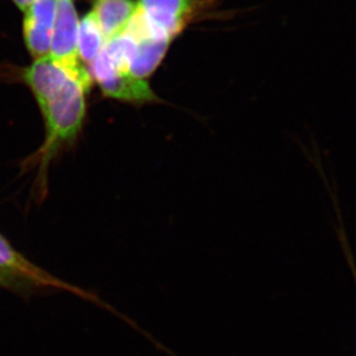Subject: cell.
Listing matches in <instances>:
<instances>
[{"label":"cell","instance_id":"30bf717a","mask_svg":"<svg viewBox=\"0 0 356 356\" xmlns=\"http://www.w3.org/2000/svg\"><path fill=\"white\" fill-rule=\"evenodd\" d=\"M0 287L21 293L20 287L17 286V282L12 280L10 277H6V275H3V274L1 273H0Z\"/></svg>","mask_w":356,"mask_h":356},{"label":"cell","instance_id":"5b68a950","mask_svg":"<svg viewBox=\"0 0 356 356\" xmlns=\"http://www.w3.org/2000/svg\"><path fill=\"white\" fill-rule=\"evenodd\" d=\"M138 10L148 26L167 38H177L198 13L199 0H138Z\"/></svg>","mask_w":356,"mask_h":356},{"label":"cell","instance_id":"ba28073f","mask_svg":"<svg viewBox=\"0 0 356 356\" xmlns=\"http://www.w3.org/2000/svg\"><path fill=\"white\" fill-rule=\"evenodd\" d=\"M137 10L136 0H92L90 12L108 41L125 31Z\"/></svg>","mask_w":356,"mask_h":356},{"label":"cell","instance_id":"7a4b0ae2","mask_svg":"<svg viewBox=\"0 0 356 356\" xmlns=\"http://www.w3.org/2000/svg\"><path fill=\"white\" fill-rule=\"evenodd\" d=\"M88 71L104 97L132 106L161 102L147 80L138 79L130 72L127 57L113 45H104Z\"/></svg>","mask_w":356,"mask_h":356},{"label":"cell","instance_id":"9c48e42d","mask_svg":"<svg viewBox=\"0 0 356 356\" xmlns=\"http://www.w3.org/2000/svg\"><path fill=\"white\" fill-rule=\"evenodd\" d=\"M106 43V38L102 29L97 24L94 14L89 12L79 21L78 31V50L83 64L86 63L90 65L101 54Z\"/></svg>","mask_w":356,"mask_h":356},{"label":"cell","instance_id":"3957f363","mask_svg":"<svg viewBox=\"0 0 356 356\" xmlns=\"http://www.w3.org/2000/svg\"><path fill=\"white\" fill-rule=\"evenodd\" d=\"M0 273L10 277L20 287L21 293H31L38 291H63L76 294L79 298L92 302L101 308L115 312L123 318V315L106 305L102 298L94 293L76 287L62 279L49 273L48 270L35 265L33 261L24 257V254L14 249L13 245L0 234Z\"/></svg>","mask_w":356,"mask_h":356},{"label":"cell","instance_id":"52a82bcc","mask_svg":"<svg viewBox=\"0 0 356 356\" xmlns=\"http://www.w3.org/2000/svg\"><path fill=\"white\" fill-rule=\"evenodd\" d=\"M57 0H36L24 10V41L34 59L50 54Z\"/></svg>","mask_w":356,"mask_h":356},{"label":"cell","instance_id":"277c9868","mask_svg":"<svg viewBox=\"0 0 356 356\" xmlns=\"http://www.w3.org/2000/svg\"><path fill=\"white\" fill-rule=\"evenodd\" d=\"M125 31L132 38L129 70L138 79L147 80L165 59L172 40L153 31L138 10Z\"/></svg>","mask_w":356,"mask_h":356},{"label":"cell","instance_id":"7c38bea8","mask_svg":"<svg viewBox=\"0 0 356 356\" xmlns=\"http://www.w3.org/2000/svg\"><path fill=\"white\" fill-rule=\"evenodd\" d=\"M350 266H352V270H353L354 277H355V280H356V268H355V267H354V265L352 264V261H350Z\"/></svg>","mask_w":356,"mask_h":356},{"label":"cell","instance_id":"8992f818","mask_svg":"<svg viewBox=\"0 0 356 356\" xmlns=\"http://www.w3.org/2000/svg\"><path fill=\"white\" fill-rule=\"evenodd\" d=\"M79 21L74 0H57V12L49 56L66 69L74 71L87 69L80 59L78 50Z\"/></svg>","mask_w":356,"mask_h":356},{"label":"cell","instance_id":"8fae6325","mask_svg":"<svg viewBox=\"0 0 356 356\" xmlns=\"http://www.w3.org/2000/svg\"><path fill=\"white\" fill-rule=\"evenodd\" d=\"M15 5H17V8L19 10H22L24 12L26 8L31 6V3L36 1V0H12Z\"/></svg>","mask_w":356,"mask_h":356},{"label":"cell","instance_id":"6da1fadb","mask_svg":"<svg viewBox=\"0 0 356 356\" xmlns=\"http://www.w3.org/2000/svg\"><path fill=\"white\" fill-rule=\"evenodd\" d=\"M0 76L27 86L43 117V144L24 162L26 170H38L35 191L38 202L48 193V172L52 162L74 147L83 134L87 97L94 83L88 69H66L50 56L34 59L24 67L0 65Z\"/></svg>","mask_w":356,"mask_h":356}]
</instances>
